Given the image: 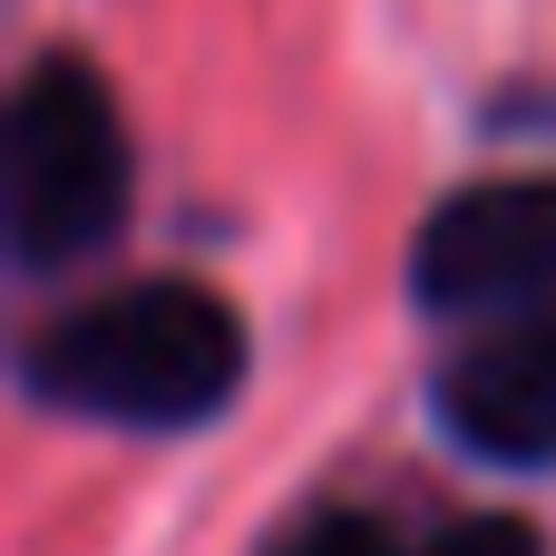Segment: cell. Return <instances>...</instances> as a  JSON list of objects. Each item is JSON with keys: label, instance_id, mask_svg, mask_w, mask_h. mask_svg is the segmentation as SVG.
<instances>
[{"label": "cell", "instance_id": "1", "mask_svg": "<svg viewBox=\"0 0 556 556\" xmlns=\"http://www.w3.org/2000/svg\"><path fill=\"white\" fill-rule=\"evenodd\" d=\"M244 381V323L205 283H117L29 342V391L117 430H195Z\"/></svg>", "mask_w": 556, "mask_h": 556}, {"label": "cell", "instance_id": "2", "mask_svg": "<svg viewBox=\"0 0 556 556\" xmlns=\"http://www.w3.org/2000/svg\"><path fill=\"white\" fill-rule=\"evenodd\" d=\"M127 225V127L88 59H39L10 98V254L59 274Z\"/></svg>", "mask_w": 556, "mask_h": 556}, {"label": "cell", "instance_id": "3", "mask_svg": "<svg viewBox=\"0 0 556 556\" xmlns=\"http://www.w3.org/2000/svg\"><path fill=\"white\" fill-rule=\"evenodd\" d=\"M410 293L430 313H556V176H498L420 225Z\"/></svg>", "mask_w": 556, "mask_h": 556}, {"label": "cell", "instance_id": "4", "mask_svg": "<svg viewBox=\"0 0 556 556\" xmlns=\"http://www.w3.org/2000/svg\"><path fill=\"white\" fill-rule=\"evenodd\" d=\"M440 430L469 459L556 469V313H518L440 371Z\"/></svg>", "mask_w": 556, "mask_h": 556}, {"label": "cell", "instance_id": "5", "mask_svg": "<svg viewBox=\"0 0 556 556\" xmlns=\"http://www.w3.org/2000/svg\"><path fill=\"white\" fill-rule=\"evenodd\" d=\"M264 556H538V538H528L518 518H469V528H450V538H430V547H401L381 518H352V508H332V518H303V528H283Z\"/></svg>", "mask_w": 556, "mask_h": 556}]
</instances>
